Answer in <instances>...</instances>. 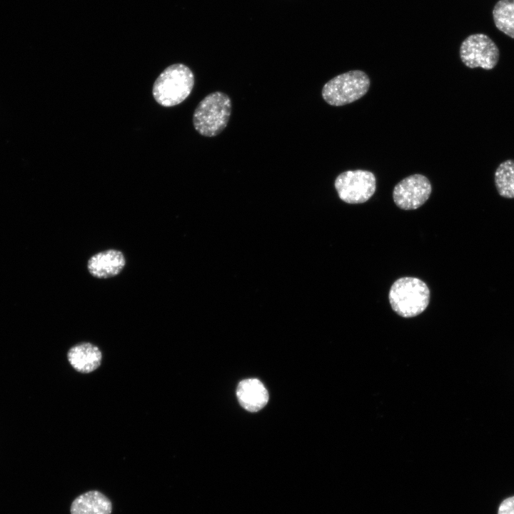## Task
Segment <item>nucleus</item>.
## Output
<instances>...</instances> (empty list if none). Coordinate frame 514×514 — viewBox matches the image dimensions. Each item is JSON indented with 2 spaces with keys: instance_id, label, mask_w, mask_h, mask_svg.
I'll use <instances>...</instances> for the list:
<instances>
[{
  "instance_id": "4",
  "label": "nucleus",
  "mask_w": 514,
  "mask_h": 514,
  "mask_svg": "<svg viewBox=\"0 0 514 514\" xmlns=\"http://www.w3.org/2000/svg\"><path fill=\"white\" fill-rule=\"evenodd\" d=\"M368 76L360 70L339 74L325 84L322 97L331 106H340L351 104L363 96L369 89Z\"/></svg>"
},
{
  "instance_id": "8",
  "label": "nucleus",
  "mask_w": 514,
  "mask_h": 514,
  "mask_svg": "<svg viewBox=\"0 0 514 514\" xmlns=\"http://www.w3.org/2000/svg\"><path fill=\"white\" fill-rule=\"evenodd\" d=\"M126 260L123 253L109 249L92 256L87 264L89 273L98 278H108L118 275L124 268Z\"/></svg>"
},
{
  "instance_id": "5",
  "label": "nucleus",
  "mask_w": 514,
  "mask_h": 514,
  "mask_svg": "<svg viewBox=\"0 0 514 514\" xmlns=\"http://www.w3.org/2000/svg\"><path fill=\"white\" fill-rule=\"evenodd\" d=\"M334 185L343 201L351 204L362 203L374 194L376 179L369 171H346L336 177Z\"/></svg>"
},
{
  "instance_id": "6",
  "label": "nucleus",
  "mask_w": 514,
  "mask_h": 514,
  "mask_svg": "<svg viewBox=\"0 0 514 514\" xmlns=\"http://www.w3.org/2000/svg\"><path fill=\"white\" fill-rule=\"evenodd\" d=\"M500 56L495 43L484 34L468 36L460 47V57L468 68L480 67L486 70L493 69Z\"/></svg>"
},
{
  "instance_id": "13",
  "label": "nucleus",
  "mask_w": 514,
  "mask_h": 514,
  "mask_svg": "<svg viewBox=\"0 0 514 514\" xmlns=\"http://www.w3.org/2000/svg\"><path fill=\"white\" fill-rule=\"evenodd\" d=\"M495 184L500 196L514 198V160L502 162L495 172Z\"/></svg>"
},
{
  "instance_id": "12",
  "label": "nucleus",
  "mask_w": 514,
  "mask_h": 514,
  "mask_svg": "<svg viewBox=\"0 0 514 514\" xmlns=\"http://www.w3.org/2000/svg\"><path fill=\"white\" fill-rule=\"evenodd\" d=\"M495 26L514 39V0H499L493 9Z\"/></svg>"
},
{
  "instance_id": "7",
  "label": "nucleus",
  "mask_w": 514,
  "mask_h": 514,
  "mask_svg": "<svg viewBox=\"0 0 514 514\" xmlns=\"http://www.w3.org/2000/svg\"><path fill=\"white\" fill-rule=\"evenodd\" d=\"M432 186L423 175L413 174L398 183L393 191L395 205L403 210H415L424 204L430 197Z\"/></svg>"
},
{
  "instance_id": "9",
  "label": "nucleus",
  "mask_w": 514,
  "mask_h": 514,
  "mask_svg": "<svg viewBox=\"0 0 514 514\" xmlns=\"http://www.w3.org/2000/svg\"><path fill=\"white\" fill-rule=\"evenodd\" d=\"M236 396L241 405L250 412L262 409L269 398L264 385L256 378H248L239 382Z\"/></svg>"
},
{
  "instance_id": "10",
  "label": "nucleus",
  "mask_w": 514,
  "mask_h": 514,
  "mask_svg": "<svg viewBox=\"0 0 514 514\" xmlns=\"http://www.w3.org/2000/svg\"><path fill=\"white\" fill-rule=\"evenodd\" d=\"M71 366L76 371L89 373L101 365L102 353L100 349L90 343H81L71 347L67 354Z\"/></svg>"
},
{
  "instance_id": "3",
  "label": "nucleus",
  "mask_w": 514,
  "mask_h": 514,
  "mask_svg": "<svg viewBox=\"0 0 514 514\" xmlns=\"http://www.w3.org/2000/svg\"><path fill=\"white\" fill-rule=\"evenodd\" d=\"M388 297L390 306L397 314L411 318L425 310L430 301V291L422 280L403 277L393 283Z\"/></svg>"
},
{
  "instance_id": "11",
  "label": "nucleus",
  "mask_w": 514,
  "mask_h": 514,
  "mask_svg": "<svg viewBox=\"0 0 514 514\" xmlns=\"http://www.w3.org/2000/svg\"><path fill=\"white\" fill-rule=\"evenodd\" d=\"M71 514H111L110 499L98 490H89L76 497L72 502Z\"/></svg>"
},
{
  "instance_id": "14",
  "label": "nucleus",
  "mask_w": 514,
  "mask_h": 514,
  "mask_svg": "<svg viewBox=\"0 0 514 514\" xmlns=\"http://www.w3.org/2000/svg\"><path fill=\"white\" fill-rule=\"evenodd\" d=\"M498 514H514V496L505 499L500 503Z\"/></svg>"
},
{
  "instance_id": "2",
  "label": "nucleus",
  "mask_w": 514,
  "mask_h": 514,
  "mask_svg": "<svg viewBox=\"0 0 514 514\" xmlns=\"http://www.w3.org/2000/svg\"><path fill=\"white\" fill-rule=\"evenodd\" d=\"M230 97L221 91L206 96L197 105L193 124L198 133L206 137L218 135L226 127L231 114Z\"/></svg>"
},
{
  "instance_id": "1",
  "label": "nucleus",
  "mask_w": 514,
  "mask_h": 514,
  "mask_svg": "<svg viewBox=\"0 0 514 514\" xmlns=\"http://www.w3.org/2000/svg\"><path fill=\"white\" fill-rule=\"evenodd\" d=\"M194 86V75L185 64H174L166 68L156 79L152 89L155 101L171 107L183 102Z\"/></svg>"
}]
</instances>
